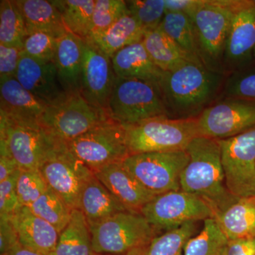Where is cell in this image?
Returning <instances> with one entry per match:
<instances>
[{"label":"cell","instance_id":"1","mask_svg":"<svg viewBox=\"0 0 255 255\" xmlns=\"http://www.w3.org/2000/svg\"><path fill=\"white\" fill-rule=\"evenodd\" d=\"M226 74L188 62L164 72L159 89L169 117L196 119L222 94Z\"/></svg>","mask_w":255,"mask_h":255},{"label":"cell","instance_id":"2","mask_svg":"<svg viewBox=\"0 0 255 255\" xmlns=\"http://www.w3.org/2000/svg\"><path fill=\"white\" fill-rule=\"evenodd\" d=\"M186 151L189 160L181 175V190L206 201L214 210L215 216L239 199L226 187L219 140L196 137Z\"/></svg>","mask_w":255,"mask_h":255},{"label":"cell","instance_id":"3","mask_svg":"<svg viewBox=\"0 0 255 255\" xmlns=\"http://www.w3.org/2000/svg\"><path fill=\"white\" fill-rule=\"evenodd\" d=\"M61 144L39 121L0 114V155L11 157L21 170H39Z\"/></svg>","mask_w":255,"mask_h":255},{"label":"cell","instance_id":"4","mask_svg":"<svg viewBox=\"0 0 255 255\" xmlns=\"http://www.w3.org/2000/svg\"><path fill=\"white\" fill-rule=\"evenodd\" d=\"M124 127L130 155L186 150L200 136L197 118L156 117Z\"/></svg>","mask_w":255,"mask_h":255},{"label":"cell","instance_id":"5","mask_svg":"<svg viewBox=\"0 0 255 255\" xmlns=\"http://www.w3.org/2000/svg\"><path fill=\"white\" fill-rule=\"evenodd\" d=\"M106 112L111 119L123 126L156 117H169L158 85L119 77L114 82Z\"/></svg>","mask_w":255,"mask_h":255},{"label":"cell","instance_id":"6","mask_svg":"<svg viewBox=\"0 0 255 255\" xmlns=\"http://www.w3.org/2000/svg\"><path fill=\"white\" fill-rule=\"evenodd\" d=\"M94 253L127 255L145 248L157 236L155 229L140 213L125 211L89 226Z\"/></svg>","mask_w":255,"mask_h":255},{"label":"cell","instance_id":"7","mask_svg":"<svg viewBox=\"0 0 255 255\" xmlns=\"http://www.w3.org/2000/svg\"><path fill=\"white\" fill-rule=\"evenodd\" d=\"M110 119L105 110L92 106L78 92L48 106L39 122L52 136L67 144Z\"/></svg>","mask_w":255,"mask_h":255},{"label":"cell","instance_id":"8","mask_svg":"<svg viewBox=\"0 0 255 255\" xmlns=\"http://www.w3.org/2000/svg\"><path fill=\"white\" fill-rule=\"evenodd\" d=\"M68 150L92 172L123 162L129 154L125 127L108 119L66 144Z\"/></svg>","mask_w":255,"mask_h":255},{"label":"cell","instance_id":"9","mask_svg":"<svg viewBox=\"0 0 255 255\" xmlns=\"http://www.w3.org/2000/svg\"><path fill=\"white\" fill-rule=\"evenodd\" d=\"M233 14L221 4V0H202L190 18L195 28L203 63L212 71L225 74L223 58Z\"/></svg>","mask_w":255,"mask_h":255},{"label":"cell","instance_id":"10","mask_svg":"<svg viewBox=\"0 0 255 255\" xmlns=\"http://www.w3.org/2000/svg\"><path fill=\"white\" fill-rule=\"evenodd\" d=\"M187 151L145 152L128 156L122 164L155 195L181 190L180 178L189 162Z\"/></svg>","mask_w":255,"mask_h":255},{"label":"cell","instance_id":"11","mask_svg":"<svg viewBox=\"0 0 255 255\" xmlns=\"http://www.w3.org/2000/svg\"><path fill=\"white\" fill-rule=\"evenodd\" d=\"M219 142L228 190L238 199L255 196V128Z\"/></svg>","mask_w":255,"mask_h":255},{"label":"cell","instance_id":"12","mask_svg":"<svg viewBox=\"0 0 255 255\" xmlns=\"http://www.w3.org/2000/svg\"><path fill=\"white\" fill-rule=\"evenodd\" d=\"M140 214L155 229H173L184 223L214 219L211 206L199 196L182 190L155 196Z\"/></svg>","mask_w":255,"mask_h":255},{"label":"cell","instance_id":"13","mask_svg":"<svg viewBox=\"0 0 255 255\" xmlns=\"http://www.w3.org/2000/svg\"><path fill=\"white\" fill-rule=\"evenodd\" d=\"M200 136L223 140L255 128V101L222 97L197 118Z\"/></svg>","mask_w":255,"mask_h":255},{"label":"cell","instance_id":"14","mask_svg":"<svg viewBox=\"0 0 255 255\" xmlns=\"http://www.w3.org/2000/svg\"><path fill=\"white\" fill-rule=\"evenodd\" d=\"M48 187L72 210L78 209L84 187L92 170L70 152L66 144L58 146L39 169Z\"/></svg>","mask_w":255,"mask_h":255},{"label":"cell","instance_id":"15","mask_svg":"<svg viewBox=\"0 0 255 255\" xmlns=\"http://www.w3.org/2000/svg\"><path fill=\"white\" fill-rule=\"evenodd\" d=\"M255 0H243L233 14L223 58L225 74L248 68L254 60Z\"/></svg>","mask_w":255,"mask_h":255},{"label":"cell","instance_id":"16","mask_svg":"<svg viewBox=\"0 0 255 255\" xmlns=\"http://www.w3.org/2000/svg\"><path fill=\"white\" fill-rule=\"evenodd\" d=\"M116 78L110 57L92 41L84 40L80 89L82 97L94 107L106 112Z\"/></svg>","mask_w":255,"mask_h":255},{"label":"cell","instance_id":"17","mask_svg":"<svg viewBox=\"0 0 255 255\" xmlns=\"http://www.w3.org/2000/svg\"><path fill=\"white\" fill-rule=\"evenodd\" d=\"M15 78L47 106L56 103L68 95L60 85L54 61H40L22 52Z\"/></svg>","mask_w":255,"mask_h":255},{"label":"cell","instance_id":"18","mask_svg":"<svg viewBox=\"0 0 255 255\" xmlns=\"http://www.w3.org/2000/svg\"><path fill=\"white\" fill-rule=\"evenodd\" d=\"M109 191L128 209L140 213L155 194L147 190L122 162L110 164L93 172Z\"/></svg>","mask_w":255,"mask_h":255},{"label":"cell","instance_id":"19","mask_svg":"<svg viewBox=\"0 0 255 255\" xmlns=\"http://www.w3.org/2000/svg\"><path fill=\"white\" fill-rule=\"evenodd\" d=\"M9 217L17 232L20 244L42 255L53 253L60 233L50 223L26 206H21Z\"/></svg>","mask_w":255,"mask_h":255},{"label":"cell","instance_id":"20","mask_svg":"<svg viewBox=\"0 0 255 255\" xmlns=\"http://www.w3.org/2000/svg\"><path fill=\"white\" fill-rule=\"evenodd\" d=\"M84 40L70 31L58 38L54 63L66 94L80 93Z\"/></svg>","mask_w":255,"mask_h":255},{"label":"cell","instance_id":"21","mask_svg":"<svg viewBox=\"0 0 255 255\" xmlns=\"http://www.w3.org/2000/svg\"><path fill=\"white\" fill-rule=\"evenodd\" d=\"M111 59L119 78L138 79L159 86L163 76L164 72L151 59L142 41L119 50Z\"/></svg>","mask_w":255,"mask_h":255},{"label":"cell","instance_id":"22","mask_svg":"<svg viewBox=\"0 0 255 255\" xmlns=\"http://www.w3.org/2000/svg\"><path fill=\"white\" fill-rule=\"evenodd\" d=\"M0 114L39 121L47 105L26 90L15 77L0 78Z\"/></svg>","mask_w":255,"mask_h":255},{"label":"cell","instance_id":"23","mask_svg":"<svg viewBox=\"0 0 255 255\" xmlns=\"http://www.w3.org/2000/svg\"><path fill=\"white\" fill-rule=\"evenodd\" d=\"M78 209L85 215L89 226L102 222L119 213L131 211L113 195L95 174L82 189Z\"/></svg>","mask_w":255,"mask_h":255},{"label":"cell","instance_id":"24","mask_svg":"<svg viewBox=\"0 0 255 255\" xmlns=\"http://www.w3.org/2000/svg\"><path fill=\"white\" fill-rule=\"evenodd\" d=\"M26 23V31L49 32L60 38L68 31L54 1L16 0Z\"/></svg>","mask_w":255,"mask_h":255},{"label":"cell","instance_id":"25","mask_svg":"<svg viewBox=\"0 0 255 255\" xmlns=\"http://www.w3.org/2000/svg\"><path fill=\"white\" fill-rule=\"evenodd\" d=\"M214 219L228 240L255 237V196L238 199Z\"/></svg>","mask_w":255,"mask_h":255},{"label":"cell","instance_id":"26","mask_svg":"<svg viewBox=\"0 0 255 255\" xmlns=\"http://www.w3.org/2000/svg\"><path fill=\"white\" fill-rule=\"evenodd\" d=\"M145 33L141 25L128 11L100 36L89 41L112 58L122 48L142 41Z\"/></svg>","mask_w":255,"mask_h":255},{"label":"cell","instance_id":"27","mask_svg":"<svg viewBox=\"0 0 255 255\" xmlns=\"http://www.w3.org/2000/svg\"><path fill=\"white\" fill-rule=\"evenodd\" d=\"M149 56L163 72H171L191 62L188 55L160 28L146 32L142 39Z\"/></svg>","mask_w":255,"mask_h":255},{"label":"cell","instance_id":"28","mask_svg":"<svg viewBox=\"0 0 255 255\" xmlns=\"http://www.w3.org/2000/svg\"><path fill=\"white\" fill-rule=\"evenodd\" d=\"M92 236L85 215L73 209L66 227L60 233L58 243L49 255H93Z\"/></svg>","mask_w":255,"mask_h":255},{"label":"cell","instance_id":"29","mask_svg":"<svg viewBox=\"0 0 255 255\" xmlns=\"http://www.w3.org/2000/svg\"><path fill=\"white\" fill-rule=\"evenodd\" d=\"M159 27L188 55L192 63L205 67L194 23L187 14L167 12Z\"/></svg>","mask_w":255,"mask_h":255},{"label":"cell","instance_id":"30","mask_svg":"<svg viewBox=\"0 0 255 255\" xmlns=\"http://www.w3.org/2000/svg\"><path fill=\"white\" fill-rule=\"evenodd\" d=\"M96 0H57L64 24L68 31L86 40L91 31Z\"/></svg>","mask_w":255,"mask_h":255},{"label":"cell","instance_id":"31","mask_svg":"<svg viewBox=\"0 0 255 255\" xmlns=\"http://www.w3.org/2000/svg\"><path fill=\"white\" fill-rule=\"evenodd\" d=\"M196 222L184 223L156 236L148 246L135 251V255H183L187 241L195 233Z\"/></svg>","mask_w":255,"mask_h":255},{"label":"cell","instance_id":"32","mask_svg":"<svg viewBox=\"0 0 255 255\" xmlns=\"http://www.w3.org/2000/svg\"><path fill=\"white\" fill-rule=\"evenodd\" d=\"M24 18L16 0L0 1V44L22 49L26 36Z\"/></svg>","mask_w":255,"mask_h":255},{"label":"cell","instance_id":"33","mask_svg":"<svg viewBox=\"0 0 255 255\" xmlns=\"http://www.w3.org/2000/svg\"><path fill=\"white\" fill-rule=\"evenodd\" d=\"M228 241L216 220L206 219L199 234L187 241L183 255H224Z\"/></svg>","mask_w":255,"mask_h":255},{"label":"cell","instance_id":"34","mask_svg":"<svg viewBox=\"0 0 255 255\" xmlns=\"http://www.w3.org/2000/svg\"><path fill=\"white\" fill-rule=\"evenodd\" d=\"M28 209L36 216L50 223L59 233L68 224L73 211L50 187Z\"/></svg>","mask_w":255,"mask_h":255},{"label":"cell","instance_id":"35","mask_svg":"<svg viewBox=\"0 0 255 255\" xmlns=\"http://www.w3.org/2000/svg\"><path fill=\"white\" fill-rule=\"evenodd\" d=\"M128 12L124 0H96L91 31L86 40H92L107 31Z\"/></svg>","mask_w":255,"mask_h":255},{"label":"cell","instance_id":"36","mask_svg":"<svg viewBox=\"0 0 255 255\" xmlns=\"http://www.w3.org/2000/svg\"><path fill=\"white\" fill-rule=\"evenodd\" d=\"M126 3L128 12L146 32L158 28L166 14L165 0H129Z\"/></svg>","mask_w":255,"mask_h":255},{"label":"cell","instance_id":"37","mask_svg":"<svg viewBox=\"0 0 255 255\" xmlns=\"http://www.w3.org/2000/svg\"><path fill=\"white\" fill-rule=\"evenodd\" d=\"M58 38L49 32H28L23 40V52L40 61H54Z\"/></svg>","mask_w":255,"mask_h":255},{"label":"cell","instance_id":"38","mask_svg":"<svg viewBox=\"0 0 255 255\" xmlns=\"http://www.w3.org/2000/svg\"><path fill=\"white\" fill-rule=\"evenodd\" d=\"M48 188L49 187L39 170L20 171L16 191L21 206L29 208L48 190Z\"/></svg>","mask_w":255,"mask_h":255},{"label":"cell","instance_id":"39","mask_svg":"<svg viewBox=\"0 0 255 255\" xmlns=\"http://www.w3.org/2000/svg\"><path fill=\"white\" fill-rule=\"evenodd\" d=\"M223 97L255 101V68L230 74L225 82Z\"/></svg>","mask_w":255,"mask_h":255},{"label":"cell","instance_id":"40","mask_svg":"<svg viewBox=\"0 0 255 255\" xmlns=\"http://www.w3.org/2000/svg\"><path fill=\"white\" fill-rule=\"evenodd\" d=\"M20 169L0 182V215L11 216L21 207L16 191Z\"/></svg>","mask_w":255,"mask_h":255},{"label":"cell","instance_id":"41","mask_svg":"<svg viewBox=\"0 0 255 255\" xmlns=\"http://www.w3.org/2000/svg\"><path fill=\"white\" fill-rule=\"evenodd\" d=\"M23 50L0 44V78L15 77Z\"/></svg>","mask_w":255,"mask_h":255},{"label":"cell","instance_id":"42","mask_svg":"<svg viewBox=\"0 0 255 255\" xmlns=\"http://www.w3.org/2000/svg\"><path fill=\"white\" fill-rule=\"evenodd\" d=\"M18 243L17 232L9 216L0 215V255L6 254Z\"/></svg>","mask_w":255,"mask_h":255},{"label":"cell","instance_id":"43","mask_svg":"<svg viewBox=\"0 0 255 255\" xmlns=\"http://www.w3.org/2000/svg\"><path fill=\"white\" fill-rule=\"evenodd\" d=\"M224 255H255V237L229 240Z\"/></svg>","mask_w":255,"mask_h":255},{"label":"cell","instance_id":"44","mask_svg":"<svg viewBox=\"0 0 255 255\" xmlns=\"http://www.w3.org/2000/svg\"><path fill=\"white\" fill-rule=\"evenodd\" d=\"M202 0H165L166 13H183L192 16Z\"/></svg>","mask_w":255,"mask_h":255},{"label":"cell","instance_id":"45","mask_svg":"<svg viewBox=\"0 0 255 255\" xmlns=\"http://www.w3.org/2000/svg\"><path fill=\"white\" fill-rule=\"evenodd\" d=\"M18 168L17 164L7 155H0V182L12 175Z\"/></svg>","mask_w":255,"mask_h":255},{"label":"cell","instance_id":"46","mask_svg":"<svg viewBox=\"0 0 255 255\" xmlns=\"http://www.w3.org/2000/svg\"><path fill=\"white\" fill-rule=\"evenodd\" d=\"M4 255H42L36 252L32 251L31 249L23 246L22 245L20 244L19 243L14 246L11 251L6 253Z\"/></svg>","mask_w":255,"mask_h":255},{"label":"cell","instance_id":"47","mask_svg":"<svg viewBox=\"0 0 255 255\" xmlns=\"http://www.w3.org/2000/svg\"><path fill=\"white\" fill-rule=\"evenodd\" d=\"M93 255H99V254H95V253H94ZM127 255H135V251L131 252V253H129V254H128Z\"/></svg>","mask_w":255,"mask_h":255},{"label":"cell","instance_id":"48","mask_svg":"<svg viewBox=\"0 0 255 255\" xmlns=\"http://www.w3.org/2000/svg\"><path fill=\"white\" fill-rule=\"evenodd\" d=\"M254 60H255V49L254 52Z\"/></svg>","mask_w":255,"mask_h":255}]
</instances>
